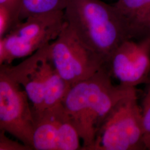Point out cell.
<instances>
[{"instance_id": "obj_1", "label": "cell", "mask_w": 150, "mask_h": 150, "mask_svg": "<svg viewBox=\"0 0 150 150\" xmlns=\"http://www.w3.org/2000/svg\"><path fill=\"white\" fill-rule=\"evenodd\" d=\"M103 66L96 74L72 85L62 104L82 141V150H90L102 122L119 102L136 91L113 83Z\"/></svg>"}, {"instance_id": "obj_2", "label": "cell", "mask_w": 150, "mask_h": 150, "mask_svg": "<svg viewBox=\"0 0 150 150\" xmlns=\"http://www.w3.org/2000/svg\"><path fill=\"white\" fill-rule=\"evenodd\" d=\"M65 21L85 47L107 61L134 33L115 7L101 0H69Z\"/></svg>"}, {"instance_id": "obj_3", "label": "cell", "mask_w": 150, "mask_h": 150, "mask_svg": "<svg viewBox=\"0 0 150 150\" xmlns=\"http://www.w3.org/2000/svg\"><path fill=\"white\" fill-rule=\"evenodd\" d=\"M47 46L25 58L18 64H7L11 74L27 93L33 117L62 102L71 87L50 62Z\"/></svg>"}, {"instance_id": "obj_4", "label": "cell", "mask_w": 150, "mask_h": 150, "mask_svg": "<svg viewBox=\"0 0 150 150\" xmlns=\"http://www.w3.org/2000/svg\"><path fill=\"white\" fill-rule=\"evenodd\" d=\"M66 24L64 11L28 17L0 38V65L12 64L47 46L58 37Z\"/></svg>"}, {"instance_id": "obj_5", "label": "cell", "mask_w": 150, "mask_h": 150, "mask_svg": "<svg viewBox=\"0 0 150 150\" xmlns=\"http://www.w3.org/2000/svg\"><path fill=\"white\" fill-rule=\"evenodd\" d=\"M140 105L135 91L113 108L90 150H145Z\"/></svg>"}, {"instance_id": "obj_6", "label": "cell", "mask_w": 150, "mask_h": 150, "mask_svg": "<svg viewBox=\"0 0 150 150\" xmlns=\"http://www.w3.org/2000/svg\"><path fill=\"white\" fill-rule=\"evenodd\" d=\"M47 54L57 72L71 86L91 77L105 63L102 57L81 42L67 23L47 46Z\"/></svg>"}, {"instance_id": "obj_7", "label": "cell", "mask_w": 150, "mask_h": 150, "mask_svg": "<svg viewBox=\"0 0 150 150\" xmlns=\"http://www.w3.org/2000/svg\"><path fill=\"white\" fill-rule=\"evenodd\" d=\"M34 127L32 106L26 92L8 65L1 64L0 129L32 148Z\"/></svg>"}, {"instance_id": "obj_8", "label": "cell", "mask_w": 150, "mask_h": 150, "mask_svg": "<svg viewBox=\"0 0 150 150\" xmlns=\"http://www.w3.org/2000/svg\"><path fill=\"white\" fill-rule=\"evenodd\" d=\"M34 119L33 150H82L80 137L62 102Z\"/></svg>"}, {"instance_id": "obj_9", "label": "cell", "mask_w": 150, "mask_h": 150, "mask_svg": "<svg viewBox=\"0 0 150 150\" xmlns=\"http://www.w3.org/2000/svg\"><path fill=\"white\" fill-rule=\"evenodd\" d=\"M103 67L119 85L136 87L150 76V34L136 42H123L108 58Z\"/></svg>"}, {"instance_id": "obj_10", "label": "cell", "mask_w": 150, "mask_h": 150, "mask_svg": "<svg viewBox=\"0 0 150 150\" xmlns=\"http://www.w3.org/2000/svg\"><path fill=\"white\" fill-rule=\"evenodd\" d=\"M113 6L127 22L135 38L150 34V0H118Z\"/></svg>"}, {"instance_id": "obj_11", "label": "cell", "mask_w": 150, "mask_h": 150, "mask_svg": "<svg viewBox=\"0 0 150 150\" xmlns=\"http://www.w3.org/2000/svg\"><path fill=\"white\" fill-rule=\"evenodd\" d=\"M69 0H20L17 18L20 23L29 16L54 11H64Z\"/></svg>"}, {"instance_id": "obj_12", "label": "cell", "mask_w": 150, "mask_h": 150, "mask_svg": "<svg viewBox=\"0 0 150 150\" xmlns=\"http://www.w3.org/2000/svg\"><path fill=\"white\" fill-rule=\"evenodd\" d=\"M145 93L140 105L146 150H150V76L145 83Z\"/></svg>"}, {"instance_id": "obj_13", "label": "cell", "mask_w": 150, "mask_h": 150, "mask_svg": "<svg viewBox=\"0 0 150 150\" xmlns=\"http://www.w3.org/2000/svg\"><path fill=\"white\" fill-rule=\"evenodd\" d=\"M6 134V132L0 129V150H33L18 139H10Z\"/></svg>"}, {"instance_id": "obj_14", "label": "cell", "mask_w": 150, "mask_h": 150, "mask_svg": "<svg viewBox=\"0 0 150 150\" xmlns=\"http://www.w3.org/2000/svg\"><path fill=\"white\" fill-rule=\"evenodd\" d=\"M20 0H0V6H5L13 12L17 23V10Z\"/></svg>"}, {"instance_id": "obj_15", "label": "cell", "mask_w": 150, "mask_h": 150, "mask_svg": "<svg viewBox=\"0 0 150 150\" xmlns=\"http://www.w3.org/2000/svg\"><path fill=\"white\" fill-rule=\"evenodd\" d=\"M148 27H149V33H150V20H149V26H148Z\"/></svg>"}]
</instances>
